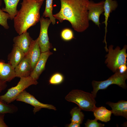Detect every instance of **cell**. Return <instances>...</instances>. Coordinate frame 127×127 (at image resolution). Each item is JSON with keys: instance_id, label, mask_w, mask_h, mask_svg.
<instances>
[{"instance_id": "obj_4", "label": "cell", "mask_w": 127, "mask_h": 127, "mask_svg": "<svg viewBox=\"0 0 127 127\" xmlns=\"http://www.w3.org/2000/svg\"><path fill=\"white\" fill-rule=\"evenodd\" d=\"M113 47L112 45H110L106 51L108 53L105 56L107 58L105 63L107 64L109 68L113 72H115L121 65L127 64L126 50L127 46L125 45L121 50L119 46H117L115 49H113Z\"/></svg>"}, {"instance_id": "obj_5", "label": "cell", "mask_w": 127, "mask_h": 127, "mask_svg": "<svg viewBox=\"0 0 127 127\" xmlns=\"http://www.w3.org/2000/svg\"><path fill=\"white\" fill-rule=\"evenodd\" d=\"M38 83L35 80L30 76L20 78V80L16 86L8 89L5 94L0 95V101L9 104L16 100L19 95L27 88L32 85Z\"/></svg>"}, {"instance_id": "obj_14", "label": "cell", "mask_w": 127, "mask_h": 127, "mask_svg": "<svg viewBox=\"0 0 127 127\" xmlns=\"http://www.w3.org/2000/svg\"><path fill=\"white\" fill-rule=\"evenodd\" d=\"M16 77H26L30 76L32 71L31 66L24 56L14 69Z\"/></svg>"}, {"instance_id": "obj_3", "label": "cell", "mask_w": 127, "mask_h": 127, "mask_svg": "<svg viewBox=\"0 0 127 127\" xmlns=\"http://www.w3.org/2000/svg\"><path fill=\"white\" fill-rule=\"evenodd\" d=\"M91 93L78 89L71 91L66 96L67 101L74 103L82 110L92 111L96 102Z\"/></svg>"}, {"instance_id": "obj_17", "label": "cell", "mask_w": 127, "mask_h": 127, "mask_svg": "<svg viewBox=\"0 0 127 127\" xmlns=\"http://www.w3.org/2000/svg\"><path fill=\"white\" fill-rule=\"evenodd\" d=\"M25 56L24 52L13 44L12 51L8 56V63L15 68Z\"/></svg>"}, {"instance_id": "obj_11", "label": "cell", "mask_w": 127, "mask_h": 127, "mask_svg": "<svg viewBox=\"0 0 127 127\" xmlns=\"http://www.w3.org/2000/svg\"><path fill=\"white\" fill-rule=\"evenodd\" d=\"M52 54L49 50L41 52L39 59L30 76L34 79L37 80L45 69V66L49 57Z\"/></svg>"}, {"instance_id": "obj_16", "label": "cell", "mask_w": 127, "mask_h": 127, "mask_svg": "<svg viewBox=\"0 0 127 127\" xmlns=\"http://www.w3.org/2000/svg\"><path fill=\"white\" fill-rule=\"evenodd\" d=\"M118 4L117 1L115 0H105L104 1V15L105 16V21L102 23H104L105 25V36L104 42L107 45L106 41V33L107 32V21L108 18L110 17V13L113 11L115 10L117 8Z\"/></svg>"}, {"instance_id": "obj_7", "label": "cell", "mask_w": 127, "mask_h": 127, "mask_svg": "<svg viewBox=\"0 0 127 127\" xmlns=\"http://www.w3.org/2000/svg\"><path fill=\"white\" fill-rule=\"evenodd\" d=\"M40 33L38 39V43L41 52L49 50L52 46L49 41L48 34L49 27L51 23L49 18H45L43 16L40 17Z\"/></svg>"}, {"instance_id": "obj_25", "label": "cell", "mask_w": 127, "mask_h": 127, "mask_svg": "<svg viewBox=\"0 0 127 127\" xmlns=\"http://www.w3.org/2000/svg\"><path fill=\"white\" fill-rule=\"evenodd\" d=\"M60 36L61 39L65 41H70L74 38L73 31L68 28H65L62 30Z\"/></svg>"}, {"instance_id": "obj_8", "label": "cell", "mask_w": 127, "mask_h": 127, "mask_svg": "<svg viewBox=\"0 0 127 127\" xmlns=\"http://www.w3.org/2000/svg\"><path fill=\"white\" fill-rule=\"evenodd\" d=\"M16 100L29 104L34 107L33 111L34 114L40 111L42 108H45L54 110L56 108L54 106L51 104L42 103L38 101L33 95L25 90L18 96Z\"/></svg>"}, {"instance_id": "obj_22", "label": "cell", "mask_w": 127, "mask_h": 127, "mask_svg": "<svg viewBox=\"0 0 127 127\" xmlns=\"http://www.w3.org/2000/svg\"><path fill=\"white\" fill-rule=\"evenodd\" d=\"M18 109L17 107L14 105L0 101V113H13L16 112Z\"/></svg>"}, {"instance_id": "obj_28", "label": "cell", "mask_w": 127, "mask_h": 127, "mask_svg": "<svg viewBox=\"0 0 127 127\" xmlns=\"http://www.w3.org/2000/svg\"><path fill=\"white\" fill-rule=\"evenodd\" d=\"M118 71L121 74H123L127 72V65L124 64L120 66L118 68Z\"/></svg>"}, {"instance_id": "obj_19", "label": "cell", "mask_w": 127, "mask_h": 127, "mask_svg": "<svg viewBox=\"0 0 127 127\" xmlns=\"http://www.w3.org/2000/svg\"><path fill=\"white\" fill-rule=\"evenodd\" d=\"M3 0L5 4V7L2 8L1 9L9 14L11 20H13L17 13V5L20 0Z\"/></svg>"}, {"instance_id": "obj_30", "label": "cell", "mask_w": 127, "mask_h": 127, "mask_svg": "<svg viewBox=\"0 0 127 127\" xmlns=\"http://www.w3.org/2000/svg\"><path fill=\"white\" fill-rule=\"evenodd\" d=\"M68 127H79L80 124L77 123L71 122V123L67 126Z\"/></svg>"}, {"instance_id": "obj_1", "label": "cell", "mask_w": 127, "mask_h": 127, "mask_svg": "<svg viewBox=\"0 0 127 127\" xmlns=\"http://www.w3.org/2000/svg\"><path fill=\"white\" fill-rule=\"evenodd\" d=\"M61 8L59 11L54 14L60 23L68 21L75 31L82 32L89 26L88 19L89 0H60Z\"/></svg>"}, {"instance_id": "obj_20", "label": "cell", "mask_w": 127, "mask_h": 127, "mask_svg": "<svg viewBox=\"0 0 127 127\" xmlns=\"http://www.w3.org/2000/svg\"><path fill=\"white\" fill-rule=\"evenodd\" d=\"M53 0H46L45 7L43 13V16L48 18L53 25L56 24V19L53 14Z\"/></svg>"}, {"instance_id": "obj_27", "label": "cell", "mask_w": 127, "mask_h": 127, "mask_svg": "<svg viewBox=\"0 0 127 127\" xmlns=\"http://www.w3.org/2000/svg\"><path fill=\"white\" fill-rule=\"evenodd\" d=\"M4 113H0V127H7L8 126L4 121Z\"/></svg>"}, {"instance_id": "obj_23", "label": "cell", "mask_w": 127, "mask_h": 127, "mask_svg": "<svg viewBox=\"0 0 127 127\" xmlns=\"http://www.w3.org/2000/svg\"><path fill=\"white\" fill-rule=\"evenodd\" d=\"M1 4V0H0V25L5 29H8L9 28V26L7 20L8 19H10V17L8 13L5 12L1 9L0 7Z\"/></svg>"}, {"instance_id": "obj_24", "label": "cell", "mask_w": 127, "mask_h": 127, "mask_svg": "<svg viewBox=\"0 0 127 127\" xmlns=\"http://www.w3.org/2000/svg\"><path fill=\"white\" fill-rule=\"evenodd\" d=\"M64 77L61 73L57 72L53 74L49 80V84L57 85L61 83L63 81Z\"/></svg>"}, {"instance_id": "obj_26", "label": "cell", "mask_w": 127, "mask_h": 127, "mask_svg": "<svg viewBox=\"0 0 127 127\" xmlns=\"http://www.w3.org/2000/svg\"><path fill=\"white\" fill-rule=\"evenodd\" d=\"M98 120L95 118L93 120L88 119L85 123V127H103L104 126V124L98 123Z\"/></svg>"}, {"instance_id": "obj_9", "label": "cell", "mask_w": 127, "mask_h": 127, "mask_svg": "<svg viewBox=\"0 0 127 127\" xmlns=\"http://www.w3.org/2000/svg\"><path fill=\"white\" fill-rule=\"evenodd\" d=\"M104 1L95 3L92 0H89L88 7V19L92 21L100 28L99 18L100 15L104 12Z\"/></svg>"}, {"instance_id": "obj_21", "label": "cell", "mask_w": 127, "mask_h": 127, "mask_svg": "<svg viewBox=\"0 0 127 127\" xmlns=\"http://www.w3.org/2000/svg\"><path fill=\"white\" fill-rule=\"evenodd\" d=\"M81 110L80 108L77 107L73 108L71 110L70 113L71 117V122L77 123L80 124L82 123L84 115Z\"/></svg>"}, {"instance_id": "obj_2", "label": "cell", "mask_w": 127, "mask_h": 127, "mask_svg": "<svg viewBox=\"0 0 127 127\" xmlns=\"http://www.w3.org/2000/svg\"><path fill=\"white\" fill-rule=\"evenodd\" d=\"M44 0H23L21 8L14 17V27L20 35L40 21V10Z\"/></svg>"}, {"instance_id": "obj_18", "label": "cell", "mask_w": 127, "mask_h": 127, "mask_svg": "<svg viewBox=\"0 0 127 127\" xmlns=\"http://www.w3.org/2000/svg\"><path fill=\"white\" fill-rule=\"evenodd\" d=\"M95 118L101 121L107 122L111 119L112 114L111 110L107 109L104 107H97L96 106L93 110Z\"/></svg>"}, {"instance_id": "obj_12", "label": "cell", "mask_w": 127, "mask_h": 127, "mask_svg": "<svg viewBox=\"0 0 127 127\" xmlns=\"http://www.w3.org/2000/svg\"><path fill=\"white\" fill-rule=\"evenodd\" d=\"M33 40L27 31L14 37V44L21 49L25 54L28 51Z\"/></svg>"}, {"instance_id": "obj_13", "label": "cell", "mask_w": 127, "mask_h": 127, "mask_svg": "<svg viewBox=\"0 0 127 127\" xmlns=\"http://www.w3.org/2000/svg\"><path fill=\"white\" fill-rule=\"evenodd\" d=\"M14 69L8 62L0 60V79L6 82L11 81L16 77Z\"/></svg>"}, {"instance_id": "obj_10", "label": "cell", "mask_w": 127, "mask_h": 127, "mask_svg": "<svg viewBox=\"0 0 127 127\" xmlns=\"http://www.w3.org/2000/svg\"><path fill=\"white\" fill-rule=\"evenodd\" d=\"M41 53L38 38L35 40H33L28 51L25 56L31 66L32 71L36 66Z\"/></svg>"}, {"instance_id": "obj_15", "label": "cell", "mask_w": 127, "mask_h": 127, "mask_svg": "<svg viewBox=\"0 0 127 127\" xmlns=\"http://www.w3.org/2000/svg\"><path fill=\"white\" fill-rule=\"evenodd\" d=\"M112 108V113L115 116H121L127 118V101L121 100L116 103L107 102L106 103Z\"/></svg>"}, {"instance_id": "obj_6", "label": "cell", "mask_w": 127, "mask_h": 127, "mask_svg": "<svg viewBox=\"0 0 127 127\" xmlns=\"http://www.w3.org/2000/svg\"><path fill=\"white\" fill-rule=\"evenodd\" d=\"M127 78V72L121 74L118 69L115 73L105 80L101 81H93L92 82L93 88L91 94L95 98L97 93L99 90L105 89L111 85L115 84L123 89H126L125 80Z\"/></svg>"}, {"instance_id": "obj_29", "label": "cell", "mask_w": 127, "mask_h": 127, "mask_svg": "<svg viewBox=\"0 0 127 127\" xmlns=\"http://www.w3.org/2000/svg\"><path fill=\"white\" fill-rule=\"evenodd\" d=\"M7 86L6 82L0 79V93L6 88Z\"/></svg>"}]
</instances>
